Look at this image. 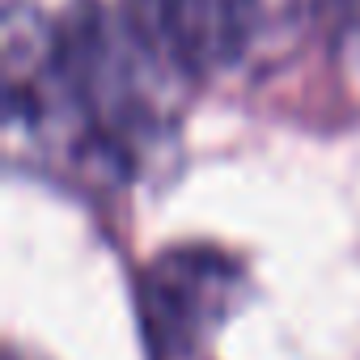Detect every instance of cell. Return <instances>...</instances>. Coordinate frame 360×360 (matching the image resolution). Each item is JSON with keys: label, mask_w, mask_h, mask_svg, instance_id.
Wrapping results in <instances>:
<instances>
[{"label": "cell", "mask_w": 360, "mask_h": 360, "mask_svg": "<svg viewBox=\"0 0 360 360\" xmlns=\"http://www.w3.org/2000/svg\"><path fill=\"white\" fill-rule=\"evenodd\" d=\"M250 292L246 263L212 242L165 246L136 271V318L148 360H195Z\"/></svg>", "instance_id": "obj_2"}, {"label": "cell", "mask_w": 360, "mask_h": 360, "mask_svg": "<svg viewBox=\"0 0 360 360\" xmlns=\"http://www.w3.org/2000/svg\"><path fill=\"white\" fill-rule=\"evenodd\" d=\"M187 85L195 81L127 0L9 9L5 123L43 174L77 191H123L144 178L178 136Z\"/></svg>", "instance_id": "obj_1"}, {"label": "cell", "mask_w": 360, "mask_h": 360, "mask_svg": "<svg viewBox=\"0 0 360 360\" xmlns=\"http://www.w3.org/2000/svg\"><path fill=\"white\" fill-rule=\"evenodd\" d=\"M191 81L238 68L263 34V0H127Z\"/></svg>", "instance_id": "obj_3"}, {"label": "cell", "mask_w": 360, "mask_h": 360, "mask_svg": "<svg viewBox=\"0 0 360 360\" xmlns=\"http://www.w3.org/2000/svg\"><path fill=\"white\" fill-rule=\"evenodd\" d=\"M5 360H26V356H22V352H9V356H5Z\"/></svg>", "instance_id": "obj_4"}]
</instances>
